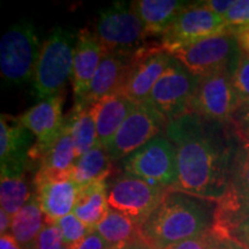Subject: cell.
I'll list each match as a JSON object with an SVG mask.
<instances>
[{
  "label": "cell",
  "mask_w": 249,
  "mask_h": 249,
  "mask_svg": "<svg viewBox=\"0 0 249 249\" xmlns=\"http://www.w3.org/2000/svg\"><path fill=\"white\" fill-rule=\"evenodd\" d=\"M224 20L231 34L249 29V0H235Z\"/></svg>",
  "instance_id": "1f68e13d"
},
{
  "label": "cell",
  "mask_w": 249,
  "mask_h": 249,
  "mask_svg": "<svg viewBox=\"0 0 249 249\" xmlns=\"http://www.w3.org/2000/svg\"><path fill=\"white\" fill-rule=\"evenodd\" d=\"M120 161L124 173L151 185L172 189L178 181L176 149L165 134L156 136Z\"/></svg>",
  "instance_id": "52a82bcc"
},
{
  "label": "cell",
  "mask_w": 249,
  "mask_h": 249,
  "mask_svg": "<svg viewBox=\"0 0 249 249\" xmlns=\"http://www.w3.org/2000/svg\"><path fill=\"white\" fill-rule=\"evenodd\" d=\"M93 34L107 53L133 55L147 45V30L132 2L116 1L98 12Z\"/></svg>",
  "instance_id": "277c9868"
},
{
  "label": "cell",
  "mask_w": 249,
  "mask_h": 249,
  "mask_svg": "<svg viewBox=\"0 0 249 249\" xmlns=\"http://www.w3.org/2000/svg\"><path fill=\"white\" fill-rule=\"evenodd\" d=\"M224 238L213 229L194 238L170 245L163 249H218Z\"/></svg>",
  "instance_id": "4dcf8cb0"
},
{
  "label": "cell",
  "mask_w": 249,
  "mask_h": 249,
  "mask_svg": "<svg viewBox=\"0 0 249 249\" xmlns=\"http://www.w3.org/2000/svg\"><path fill=\"white\" fill-rule=\"evenodd\" d=\"M95 231L110 247L141 241V225L112 209L98 224Z\"/></svg>",
  "instance_id": "484cf974"
},
{
  "label": "cell",
  "mask_w": 249,
  "mask_h": 249,
  "mask_svg": "<svg viewBox=\"0 0 249 249\" xmlns=\"http://www.w3.org/2000/svg\"><path fill=\"white\" fill-rule=\"evenodd\" d=\"M105 52L93 31L83 28L77 31V40L74 55L73 85L74 104L82 102L89 91L93 76L97 71Z\"/></svg>",
  "instance_id": "ac0fdd59"
},
{
  "label": "cell",
  "mask_w": 249,
  "mask_h": 249,
  "mask_svg": "<svg viewBox=\"0 0 249 249\" xmlns=\"http://www.w3.org/2000/svg\"><path fill=\"white\" fill-rule=\"evenodd\" d=\"M35 194L45 222L52 223L71 213L75 207L81 186L70 177H51L35 174Z\"/></svg>",
  "instance_id": "e0dca14e"
},
{
  "label": "cell",
  "mask_w": 249,
  "mask_h": 249,
  "mask_svg": "<svg viewBox=\"0 0 249 249\" xmlns=\"http://www.w3.org/2000/svg\"><path fill=\"white\" fill-rule=\"evenodd\" d=\"M76 40L75 30L57 27L42 43L31 80V92L37 101L57 95L71 79Z\"/></svg>",
  "instance_id": "3957f363"
},
{
  "label": "cell",
  "mask_w": 249,
  "mask_h": 249,
  "mask_svg": "<svg viewBox=\"0 0 249 249\" xmlns=\"http://www.w3.org/2000/svg\"><path fill=\"white\" fill-rule=\"evenodd\" d=\"M198 76L176 58L152 88L148 101L167 123L189 112V103L197 85Z\"/></svg>",
  "instance_id": "7c38bea8"
},
{
  "label": "cell",
  "mask_w": 249,
  "mask_h": 249,
  "mask_svg": "<svg viewBox=\"0 0 249 249\" xmlns=\"http://www.w3.org/2000/svg\"><path fill=\"white\" fill-rule=\"evenodd\" d=\"M130 60L132 55L105 53L93 76L88 93L82 99V102L74 105L90 107L98 99L110 93L119 91L126 79Z\"/></svg>",
  "instance_id": "ffe728a7"
},
{
  "label": "cell",
  "mask_w": 249,
  "mask_h": 249,
  "mask_svg": "<svg viewBox=\"0 0 249 249\" xmlns=\"http://www.w3.org/2000/svg\"><path fill=\"white\" fill-rule=\"evenodd\" d=\"M201 2L211 12L224 18V15L230 11V8L234 4V0H207V1Z\"/></svg>",
  "instance_id": "d590c367"
},
{
  "label": "cell",
  "mask_w": 249,
  "mask_h": 249,
  "mask_svg": "<svg viewBox=\"0 0 249 249\" xmlns=\"http://www.w3.org/2000/svg\"><path fill=\"white\" fill-rule=\"evenodd\" d=\"M244 139H245V140H247V141L249 142V136H247V138H244Z\"/></svg>",
  "instance_id": "f6af8a7d"
},
{
  "label": "cell",
  "mask_w": 249,
  "mask_h": 249,
  "mask_svg": "<svg viewBox=\"0 0 249 249\" xmlns=\"http://www.w3.org/2000/svg\"><path fill=\"white\" fill-rule=\"evenodd\" d=\"M189 2L179 0H138L132 6L141 18L148 36H163Z\"/></svg>",
  "instance_id": "44dd1931"
},
{
  "label": "cell",
  "mask_w": 249,
  "mask_h": 249,
  "mask_svg": "<svg viewBox=\"0 0 249 249\" xmlns=\"http://www.w3.org/2000/svg\"><path fill=\"white\" fill-rule=\"evenodd\" d=\"M34 194H31L26 176H1L0 180V203L1 209L13 217L26 205Z\"/></svg>",
  "instance_id": "83f0119b"
},
{
  "label": "cell",
  "mask_w": 249,
  "mask_h": 249,
  "mask_svg": "<svg viewBox=\"0 0 249 249\" xmlns=\"http://www.w3.org/2000/svg\"><path fill=\"white\" fill-rule=\"evenodd\" d=\"M173 57L160 45H145L132 55L123 87V93L135 104L148 101L152 88L165 73Z\"/></svg>",
  "instance_id": "5bb4252c"
},
{
  "label": "cell",
  "mask_w": 249,
  "mask_h": 249,
  "mask_svg": "<svg viewBox=\"0 0 249 249\" xmlns=\"http://www.w3.org/2000/svg\"><path fill=\"white\" fill-rule=\"evenodd\" d=\"M232 85L235 90L239 101L242 103L249 102V55L242 53L238 64L233 71Z\"/></svg>",
  "instance_id": "f546056e"
},
{
  "label": "cell",
  "mask_w": 249,
  "mask_h": 249,
  "mask_svg": "<svg viewBox=\"0 0 249 249\" xmlns=\"http://www.w3.org/2000/svg\"><path fill=\"white\" fill-rule=\"evenodd\" d=\"M217 203L185 192L169 189L141 225V241L163 249L213 229Z\"/></svg>",
  "instance_id": "7a4b0ae2"
},
{
  "label": "cell",
  "mask_w": 249,
  "mask_h": 249,
  "mask_svg": "<svg viewBox=\"0 0 249 249\" xmlns=\"http://www.w3.org/2000/svg\"><path fill=\"white\" fill-rule=\"evenodd\" d=\"M231 238L241 244L244 247L249 249V218L241 223L236 229H234L231 233Z\"/></svg>",
  "instance_id": "8d00e7d4"
},
{
  "label": "cell",
  "mask_w": 249,
  "mask_h": 249,
  "mask_svg": "<svg viewBox=\"0 0 249 249\" xmlns=\"http://www.w3.org/2000/svg\"><path fill=\"white\" fill-rule=\"evenodd\" d=\"M218 249H247V248L244 247L241 244H239L238 241H235L234 239L227 238V239H224Z\"/></svg>",
  "instance_id": "60d3db41"
},
{
  "label": "cell",
  "mask_w": 249,
  "mask_h": 249,
  "mask_svg": "<svg viewBox=\"0 0 249 249\" xmlns=\"http://www.w3.org/2000/svg\"><path fill=\"white\" fill-rule=\"evenodd\" d=\"M112 158L107 149L97 144L91 150L76 158L70 178L81 187L89 183L107 181L112 172Z\"/></svg>",
  "instance_id": "cb8c5ba5"
},
{
  "label": "cell",
  "mask_w": 249,
  "mask_h": 249,
  "mask_svg": "<svg viewBox=\"0 0 249 249\" xmlns=\"http://www.w3.org/2000/svg\"><path fill=\"white\" fill-rule=\"evenodd\" d=\"M242 53L249 55V29L240 30L234 34Z\"/></svg>",
  "instance_id": "74e56055"
},
{
  "label": "cell",
  "mask_w": 249,
  "mask_h": 249,
  "mask_svg": "<svg viewBox=\"0 0 249 249\" xmlns=\"http://www.w3.org/2000/svg\"><path fill=\"white\" fill-rule=\"evenodd\" d=\"M77 156L71 139L67 117L66 124L59 138L43 154L35 174L51 177H70V173L75 164Z\"/></svg>",
  "instance_id": "7402d4cb"
},
{
  "label": "cell",
  "mask_w": 249,
  "mask_h": 249,
  "mask_svg": "<svg viewBox=\"0 0 249 249\" xmlns=\"http://www.w3.org/2000/svg\"><path fill=\"white\" fill-rule=\"evenodd\" d=\"M35 136L18 117H0V166L1 176H21L30 167L29 151Z\"/></svg>",
  "instance_id": "2e32d148"
},
{
  "label": "cell",
  "mask_w": 249,
  "mask_h": 249,
  "mask_svg": "<svg viewBox=\"0 0 249 249\" xmlns=\"http://www.w3.org/2000/svg\"><path fill=\"white\" fill-rule=\"evenodd\" d=\"M134 107L135 103L118 91L98 99L90 107L99 143L107 150Z\"/></svg>",
  "instance_id": "d6986e66"
},
{
  "label": "cell",
  "mask_w": 249,
  "mask_h": 249,
  "mask_svg": "<svg viewBox=\"0 0 249 249\" xmlns=\"http://www.w3.org/2000/svg\"><path fill=\"white\" fill-rule=\"evenodd\" d=\"M64 246V239L58 227L52 223H46L37 236L35 249H60Z\"/></svg>",
  "instance_id": "d6a6232c"
},
{
  "label": "cell",
  "mask_w": 249,
  "mask_h": 249,
  "mask_svg": "<svg viewBox=\"0 0 249 249\" xmlns=\"http://www.w3.org/2000/svg\"><path fill=\"white\" fill-rule=\"evenodd\" d=\"M0 249H23L15 240L11 233H6L0 236Z\"/></svg>",
  "instance_id": "f35d334b"
},
{
  "label": "cell",
  "mask_w": 249,
  "mask_h": 249,
  "mask_svg": "<svg viewBox=\"0 0 249 249\" xmlns=\"http://www.w3.org/2000/svg\"><path fill=\"white\" fill-rule=\"evenodd\" d=\"M110 211L107 182L98 181L81 187L73 213L89 229L95 230Z\"/></svg>",
  "instance_id": "603a6c76"
},
{
  "label": "cell",
  "mask_w": 249,
  "mask_h": 249,
  "mask_svg": "<svg viewBox=\"0 0 249 249\" xmlns=\"http://www.w3.org/2000/svg\"><path fill=\"white\" fill-rule=\"evenodd\" d=\"M142 241L138 242H132V244H126V245H120V246H113V247H110L108 249H135L138 247V245Z\"/></svg>",
  "instance_id": "b9f144b4"
},
{
  "label": "cell",
  "mask_w": 249,
  "mask_h": 249,
  "mask_svg": "<svg viewBox=\"0 0 249 249\" xmlns=\"http://www.w3.org/2000/svg\"><path fill=\"white\" fill-rule=\"evenodd\" d=\"M232 124L241 138L249 136V102L240 104L233 117Z\"/></svg>",
  "instance_id": "836d02e7"
},
{
  "label": "cell",
  "mask_w": 249,
  "mask_h": 249,
  "mask_svg": "<svg viewBox=\"0 0 249 249\" xmlns=\"http://www.w3.org/2000/svg\"><path fill=\"white\" fill-rule=\"evenodd\" d=\"M42 45L33 22L22 18L0 40V73L9 85L31 82Z\"/></svg>",
  "instance_id": "5b68a950"
},
{
  "label": "cell",
  "mask_w": 249,
  "mask_h": 249,
  "mask_svg": "<svg viewBox=\"0 0 249 249\" xmlns=\"http://www.w3.org/2000/svg\"><path fill=\"white\" fill-rule=\"evenodd\" d=\"M227 33L230 30L223 17L211 12L201 1L189 2L161 36L160 44L171 53L177 49Z\"/></svg>",
  "instance_id": "8fae6325"
},
{
  "label": "cell",
  "mask_w": 249,
  "mask_h": 249,
  "mask_svg": "<svg viewBox=\"0 0 249 249\" xmlns=\"http://www.w3.org/2000/svg\"><path fill=\"white\" fill-rule=\"evenodd\" d=\"M60 249H75V246H64V247Z\"/></svg>",
  "instance_id": "ee69618b"
},
{
  "label": "cell",
  "mask_w": 249,
  "mask_h": 249,
  "mask_svg": "<svg viewBox=\"0 0 249 249\" xmlns=\"http://www.w3.org/2000/svg\"><path fill=\"white\" fill-rule=\"evenodd\" d=\"M53 224L60 231L65 246L79 245L89 233L95 231V230L89 229L73 213L66 214V216L58 219Z\"/></svg>",
  "instance_id": "f1b7e54d"
},
{
  "label": "cell",
  "mask_w": 249,
  "mask_h": 249,
  "mask_svg": "<svg viewBox=\"0 0 249 249\" xmlns=\"http://www.w3.org/2000/svg\"><path fill=\"white\" fill-rule=\"evenodd\" d=\"M170 54L194 75L207 76L219 71L233 73L242 52L234 34L227 33L177 49Z\"/></svg>",
  "instance_id": "ba28073f"
},
{
  "label": "cell",
  "mask_w": 249,
  "mask_h": 249,
  "mask_svg": "<svg viewBox=\"0 0 249 249\" xmlns=\"http://www.w3.org/2000/svg\"><path fill=\"white\" fill-rule=\"evenodd\" d=\"M12 225V217L5 210L0 209V233L6 234Z\"/></svg>",
  "instance_id": "ab89813d"
},
{
  "label": "cell",
  "mask_w": 249,
  "mask_h": 249,
  "mask_svg": "<svg viewBox=\"0 0 249 249\" xmlns=\"http://www.w3.org/2000/svg\"><path fill=\"white\" fill-rule=\"evenodd\" d=\"M67 121L77 157L91 150L97 144H101L90 107L74 105L67 116Z\"/></svg>",
  "instance_id": "4316f807"
},
{
  "label": "cell",
  "mask_w": 249,
  "mask_h": 249,
  "mask_svg": "<svg viewBox=\"0 0 249 249\" xmlns=\"http://www.w3.org/2000/svg\"><path fill=\"white\" fill-rule=\"evenodd\" d=\"M167 191L124 172L107 183L108 207L142 225Z\"/></svg>",
  "instance_id": "30bf717a"
},
{
  "label": "cell",
  "mask_w": 249,
  "mask_h": 249,
  "mask_svg": "<svg viewBox=\"0 0 249 249\" xmlns=\"http://www.w3.org/2000/svg\"><path fill=\"white\" fill-rule=\"evenodd\" d=\"M166 124L167 120L149 101L135 104L107 151L113 161L124 160L150 140L164 134Z\"/></svg>",
  "instance_id": "4fadbf2b"
},
{
  "label": "cell",
  "mask_w": 249,
  "mask_h": 249,
  "mask_svg": "<svg viewBox=\"0 0 249 249\" xmlns=\"http://www.w3.org/2000/svg\"><path fill=\"white\" fill-rule=\"evenodd\" d=\"M231 76V71L198 76L189 103V112L214 123L232 124L233 117L241 103L233 88Z\"/></svg>",
  "instance_id": "9c48e42d"
},
{
  "label": "cell",
  "mask_w": 249,
  "mask_h": 249,
  "mask_svg": "<svg viewBox=\"0 0 249 249\" xmlns=\"http://www.w3.org/2000/svg\"><path fill=\"white\" fill-rule=\"evenodd\" d=\"M240 136V135H239ZM249 218V142L240 136L229 185L217 202L213 229L224 239Z\"/></svg>",
  "instance_id": "8992f818"
},
{
  "label": "cell",
  "mask_w": 249,
  "mask_h": 249,
  "mask_svg": "<svg viewBox=\"0 0 249 249\" xmlns=\"http://www.w3.org/2000/svg\"><path fill=\"white\" fill-rule=\"evenodd\" d=\"M135 249H152L150 247H148L147 245H144L143 242H140V244L138 245V247H136Z\"/></svg>",
  "instance_id": "7bdbcfd3"
},
{
  "label": "cell",
  "mask_w": 249,
  "mask_h": 249,
  "mask_svg": "<svg viewBox=\"0 0 249 249\" xmlns=\"http://www.w3.org/2000/svg\"><path fill=\"white\" fill-rule=\"evenodd\" d=\"M65 102V90L52 97L43 99L23 112L18 119L35 136V143L29 151L30 165L38 163L43 154L51 147L59 138L66 117L62 116V107Z\"/></svg>",
  "instance_id": "9a60e30c"
},
{
  "label": "cell",
  "mask_w": 249,
  "mask_h": 249,
  "mask_svg": "<svg viewBox=\"0 0 249 249\" xmlns=\"http://www.w3.org/2000/svg\"><path fill=\"white\" fill-rule=\"evenodd\" d=\"M108 246L105 242L104 239L98 234L96 231H92L80 242L79 245L75 246V249H108Z\"/></svg>",
  "instance_id": "e575fe53"
},
{
  "label": "cell",
  "mask_w": 249,
  "mask_h": 249,
  "mask_svg": "<svg viewBox=\"0 0 249 249\" xmlns=\"http://www.w3.org/2000/svg\"><path fill=\"white\" fill-rule=\"evenodd\" d=\"M45 217L35 194L12 217L11 234L23 249H35L37 236L44 227Z\"/></svg>",
  "instance_id": "d4e9b609"
},
{
  "label": "cell",
  "mask_w": 249,
  "mask_h": 249,
  "mask_svg": "<svg viewBox=\"0 0 249 249\" xmlns=\"http://www.w3.org/2000/svg\"><path fill=\"white\" fill-rule=\"evenodd\" d=\"M164 134L177 154L178 181L172 189L217 203L229 185L240 142L234 126L189 112L167 123Z\"/></svg>",
  "instance_id": "6da1fadb"
}]
</instances>
